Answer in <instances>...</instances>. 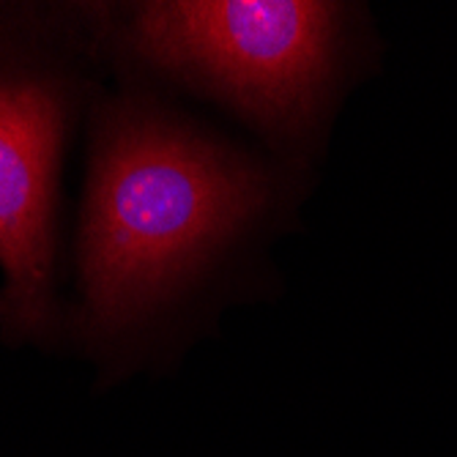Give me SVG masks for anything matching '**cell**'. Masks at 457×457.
Segmentation results:
<instances>
[{"instance_id": "2", "label": "cell", "mask_w": 457, "mask_h": 457, "mask_svg": "<svg viewBox=\"0 0 457 457\" xmlns=\"http://www.w3.org/2000/svg\"><path fill=\"white\" fill-rule=\"evenodd\" d=\"M337 6L304 0H176L140 14L159 61L203 74L263 118L302 115L328 66Z\"/></svg>"}, {"instance_id": "3", "label": "cell", "mask_w": 457, "mask_h": 457, "mask_svg": "<svg viewBox=\"0 0 457 457\" xmlns=\"http://www.w3.org/2000/svg\"><path fill=\"white\" fill-rule=\"evenodd\" d=\"M58 102L38 86H0V263L20 307H36L50 271Z\"/></svg>"}, {"instance_id": "1", "label": "cell", "mask_w": 457, "mask_h": 457, "mask_svg": "<svg viewBox=\"0 0 457 457\" xmlns=\"http://www.w3.org/2000/svg\"><path fill=\"white\" fill-rule=\"evenodd\" d=\"M261 203V184L220 148L164 123H129L99 156L82 271L104 318L168 290Z\"/></svg>"}]
</instances>
